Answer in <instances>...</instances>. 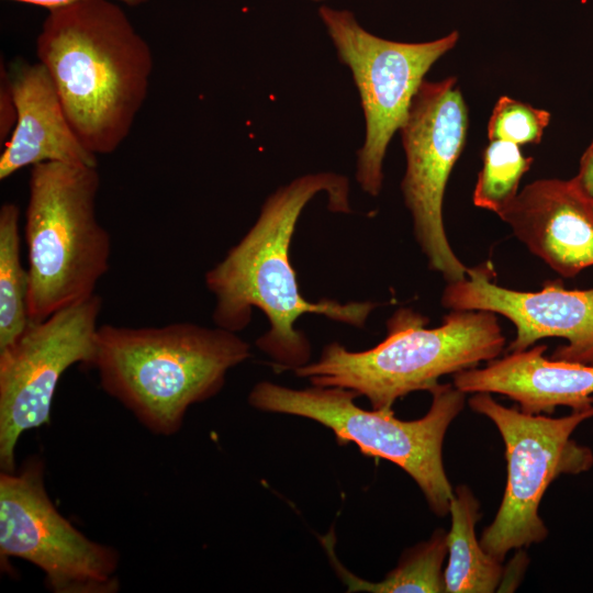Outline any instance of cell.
I'll use <instances>...</instances> for the list:
<instances>
[{"label":"cell","mask_w":593,"mask_h":593,"mask_svg":"<svg viewBox=\"0 0 593 593\" xmlns=\"http://www.w3.org/2000/svg\"><path fill=\"white\" fill-rule=\"evenodd\" d=\"M312 1H324V0H312Z\"/></svg>","instance_id":"obj_24"},{"label":"cell","mask_w":593,"mask_h":593,"mask_svg":"<svg viewBox=\"0 0 593 593\" xmlns=\"http://www.w3.org/2000/svg\"><path fill=\"white\" fill-rule=\"evenodd\" d=\"M250 357L235 332L189 322L98 327L91 365L101 388L149 432L170 436L188 409L216 395L227 372Z\"/></svg>","instance_id":"obj_3"},{"label":"cell","mask_w":593,"mask_h":593,"mask_svg":"<svg viewBox=\"0 0 593 593\" xmlns=\"http://www.w3.org/2000/svg\"><path fill=\"white\" fill-rule=\"evenodd\" d=\"M4 1H13V2L42 7L51 11V10L67 7V5H70L72 3L80 2L83 0H4ZM113 1L126 4V5H131V7H136V5L150 2L152 0H113Z\"/></svg>","instance_id":"obj_23"},{"label":"cell","mask_w":593,"mask_h":593,"mask_svg":"<svg viewBox=\"0 0 593 593\" xmlns=\"http://www.w3.org/2000/svg\"><path fill=\"white\" fill-rule=\"evenodd\" d=\"M447 533L448 564L444 571L447 593H493L500 588L505 569L478 540L475 524L481 517L480 503L465 484L454 490Z\"/></svg>","instance_id":"obj_16"},{"label":"cell","mask_w":593,"mask_h":593,"mask_svg":"<svg viewBox=\"0 0 593 593\" xmlns=\"http://www.w3.org/2000/svg\"><path fill=\"white\" fill-rule=\"evenodd\" d=\"M36 55L83 146L96 156L114 153L145 103L154 68L121 3L83 0L48 11Z\"/></svg>","instance_id":"obj_2"},{"label":"cell","mask_w":593,"mask_h":593,"mask_svg":"<svg viewBox=\"0 0 593 593\" xmlns=\"http://www.w3.org/2000/svg\"><path fill=\"white\" fill-rule=\"evenodd\" d=\"M428 412L402 421L392 410H363L358 394L337 387L296 390L269 381L257 383L248 395L260 411L313 419L335 434L338 443H355L368 457L387 459L402 468L419 486L429 508L449 513L454 489L443 463V443L451 422L465 407L466 393L451 384H436Z\"/></svg>","instance_id":"obj_6"},{"label":"cell","mask_w":593,"mask_h":593,"mask_svg":"<svg viewBox=\"0 0 593 593\" xmlns=\"http://www.w3.org/2000/svg\"><path fill=\"white\" fill-rule=\"evenodd\" d=\"M29 272L21 261L20 209H0V350L12 344L30 323Z\"/></svg>","instance_id":"obj_17"},{"label":"cell","mask_w":593,"mask_h":593,"mask_svg":"<svg viewBox=\"0 0 593 593\" xmlns=\"http://www.w3.org/2000/svg\"><path fill=\"white\" fill-rule=\"evenodd\" d=\"M485 266L469 268L462 280L447 283L441 304L450 310L501 314L516 327L508 350L521 351L547 337H562L551 359L593 366V289L567 290L549 283L537 292L495 284Z\"/></svg>","instance_id":"obj_12"},{"label":"cell","mask_w":593,"mask_h":593,"mask_svg":"<svg viewBox=\"0 0 593 593\" xmlns=\"http://www.w3.org/2000/svg\"><path fill=\"white\" fill-rule=\"evenodd\" d=\"M546 345L512 351L486 366L454 373V385L467 393H499L527 414H551L557 406L572 411L593 407V366L544 356Z\"/></svg>","instance_id":"obj_15"},{"label":"cell","mask_w":593,"mask_h":593,"mask_svg":"<svg viewBox=\"0 0 593 593\" xmlns=\"http://www.w3.org/2000/svg\"><path fill=\"white\" fill-rule=\"evenodd\" d=\"M592 205H593V200H592Z\"/></svg>","instance_id":"obj_25"},{"label":"cell","mask_w":593,"mask_h":593,"mask_svg":"<svg viewBox=\"0 0 593 593\" xmlns=\"http://www.w3.org/2000/svg\"><path fill=\"white\" fill-rule=\"evenodd\" d=\"M426 322L401 307L387 322V337L373 348L351 351L332 342L316 361L293 371L312 385L353 390L372 409L392 410L398 399L430 391L445 374L497 358L505 345L493 312L452 310L438 327L425 328Z\"/></svg>","instance_id":"obj_4"},{"label":"cell","mask_w":593,"mask_h":593,"mask_svg":"<svg viewBox=\"0 0 593 593\" xmlns=\"http://www.w3.org/2000/svg\"><path fill=\"white\" fill-rule=\"evenodd\" d=\"M318 15L360 97L365 139L355 177L363 192L377 197L391 138L405 122L426 72L457 44L459 33L429 42H396L367 31L349 10L321 5Z\"/></svg>","instance_id":"obj_8"},{"label":"cell","mask_w":593,"mask_h":593,"mask_svg":"<svg viewBox=\"0 0 593 593\" xmlns=\"http://www.w3.org/2000/svg\"><path fill=\"white\" fill-rule=\"evenodd\" d=\"M468 109L456 77L424 80L400 128L406 157L401 182L415 238L432 270L449 282L467 277L443 222V200L450 172L467 138Z\"/></svg>","instance_id":"obj_10"},{"label":"cell","mask_w":593,"mask_h":593,"mask_svg":"<svg viewBox=\"0 0 593 593\" xmlns=\"http://www.w3.org/2000/svg\"><path fill=\"white\" fill-rule=\"evenodd\" d=\"M322 192L331 211H351L345 176L329 171L302 175L266 199L254 225L204 277L215 298L212 318L216 326L237 333L249 324L253 309L266 315L269 329L256 345L278 369L293 370L307 363L310 342L295 328L300 316L314 313L361 328L377 307L370 301L312 302L300 292L290 261L291 239L302 211Z\"/></svg>","instance_id":"obj_1"},{"label":"cell","mask_w":593,"mask_h":593,"mask_svg":"<svg viewBox=\"0 0 593 593\" xmlns=\"http://www.w3.org/2000/svg\"><path fill=\"white\" fill-rule=\"evenodd\" d=\"M102 299L68 305L42 322H31L0 350V468L15 471V447L26 430L49 423L63 373L75 363L91 365Z\"/></svg>","instance_id":"obj_11"},{"label":"cell","mask_w":593,"mask_h":593,"mask_svg":"<svg viewBox=\"0 0 593 593\" xmlns=\"http://www.w3.org/2000/svg\"><path fill=\"white\" fill-rule=\"evenodd\" d=\"M99 188L97 166L31 167L24 227L31 322L91 296L108 272L111 236L97 217Z\"/></svg>","instance_id":"obj_5"},{"label":"cell","mask_w":593,"mask_h":593,"mask_svg":"<svg viewBox=\"0 0 593 593\" xmlns=\"http://www.w3.org/2000/svg\"><path fill=\"white\" fill-rule=\"evenodd\" d=\"M0 557L25 560L55 593H115L120 555L79 532L54 506L37 457L0 474Z\"/></svg>","instance_id":"obj_9"},{"label":"cell","mask_w":593,"mask_h":593,"mask_svg":"<svg viewBox=\"0 0 593 593\" xmlns=\"http://www.w3.org/2000/svg\"><path fill=\"white\" fill-rule=\"evenodd\" d=\"M572 181L590 200H593V141L583 153L579 171Z\"/></svg>","instance_id":"obj_22"},{"label":"cell","mask_w":593,"mask_h":593,"mask_svg":"<svg viewBox=\"0 0 593 593\" xmlns=\"http://www.w3.org/2000/svg\"><path fill=\"white\" fill-rule=\"evenodd\" d=\"M533 161L534 158L525 157L515 143L490 141L473 190V204L499 215L518 194L519 181Z\"/></svg>","instance_id":"obj_19"},{"label":"cell","mask_w":593,"mask_h":593,"mask_svg":"<svg viewBox=\"0 0 593 593\" xmlns=\"http://www.w3.org/2000/svg\"><path fill=\"white\" fill-rule=\"evenodd\" d=\"M448 553L447 533L436 529L430 538L409 550L391 572L380 582L357 579L342 567L334 558L335 568L347 591H367L374 593H441L445 592L444 560Z\"/></svg>","instance_id":"obj_18"},{"label":"cell","mask_w":593,"mask_h":593,"mask_svg":"<svg viewBox=\"0 0 593 593\" xmlns=\"http://www.w3.org/2000/svg\"><path fill=\"white\" fill-rule=\"evenodd\" d=\"M550 116L546 110L503 96L495 103L488 123L489 139L517 145L538 144Z\"/></svg>","instance_id":"obj_20"},{"label":"cell","mask_w":593,"mask_h":593,"mask_svg":"<svg viewBox=\"0 0 593 593\" xmlns=\"http://www.w3.org/2000/svg\"><path fill=\"white\" fill-rule=\"evenodd\" d=\"M0 80V139L9 137L16 123V108L10 86L9 70L1 66Z\"/></svg>","instance_id":"obj_21"},{"label":"cell","mask_w":593,"mask_h":593,"mask_svg":"<svg viewBox=\"0 0 593 593\" xmlns=\"http://www.w3.org/2000/svg\"><path fill=\"white\" fill-rule=\"evenodd\" d=\"M468 403L495 424L505 444L507 480L503 500L480 538L483 549L503 562L508 551L546 539L548 529L538 508L552 481L592 467L591 449L575 443L571 435L583 421L593 417V407L555 418L506 407L486 392L474 393Z\"/></svg>","instance_id":"obj_7"},{"label":"cell","mask_w":593,"mask_h":593,"mask_svg":"<svg viewBox=\"0 0 593 593\" xmlns=\"http://www.w3.org/2000/svg\"><path fill=\"white\" fill-rule=\"evenodd\" d=\"M8 70L16 123L0 155V179L45 161L97 166V156L72 130L46 68L18 59Z\"/></svg>","instance_id":"obj_14"},{"label":"cell","mask_w":593,"mask_h":593,"mask_svg":"<svg viewBox=\"0 0 593 593\" xmlns=\"http://www.w3.org/2000/svg\"><path fill=\"white\" fill-rule=\"evenodd\" d=\"M499 216L515 236L566 278L593 266V205L570 180L526 186Z\"/></svg>","instance_id":"obj_13"}]
</instances>
